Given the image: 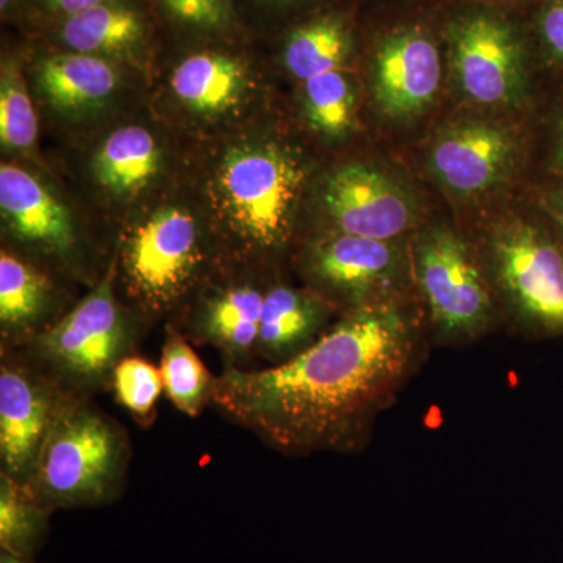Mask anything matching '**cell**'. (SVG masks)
Returning a JSON list of instances; mask_svg holds the SVG:
<instances>
[{
	"label": "cell",
	"instance_id": "obj_19",
	"mask_svg": "<svg viewBox=\"0 0 563 563\" xmlns=\"http://www.w3.org/2000/svg\"><path fill=\"white\" fill-rule=\"evenodd\" d=\"M247 87V69L240 58L218 51H203L184 58L174 69V95L188 109L202 114H220L242 99Z\"/></svg>",
	"mask_w": 563,
	"mask_h": 563
},
{
	"label": "cell",
	"instance_id": "obj_25",
	"mask_svg": "<svg viewBox=\"0 0 563 563\" xmlns=\"http://www.w3.org/2000/svg\"><path fill=\"white\" fill-rule=\"evenodd\" d=\"M303 113L310 128L342 139L355 125V95L344 70H332L302 84Z\"/></svg>",
	"mask_w": 563,
	"mask_h": 563
},
{
	"label": "cell",
	"instance_id": "obj_34",
	"mask_svg": "<svg viewBox=\"0 0 563 563\" xmlns=\"http://www.w3.org/2000/svg\"><path fill=\"white\" fill-rule=\"evenodd\" d=\"M261 2L265 3L268 9L288 11L296 9L298 5H301L303 0H261Z\"/></svg>",
	"mask_w": 563,
	"mask_h": 563
},
{
	"label": "cell",
	"instance_id": "obj_9",
	"mask_svg": "<svg viewBox=\"0 0 563 563\" xmlns=\"http://www.w3.org/2000/svg\"><path fill=\"white\" fill-rule=\"evenodd\" d=\"M528 141L520 125L493 117L466 114L446 122L433 136L426 166L450 198L483 202L520 177Z\"/></svg>",
	"mask_w": 563,
	"mask_h": 563
},
{
	"label": "cell",
	"instance_id": "obj_15",
	"mask_svg": "<svg viewBox=\"0 0 563 563\" xmlns=\"http://www.w3.org/2000/svg\"><path fill=\"white\" fill-rule=\"evenodd\" d=\"M362 46V32L347 10L328 9L292 25L282 43V63L296 80L344 70Z\"/></svg>",
	"mask_w": 563,
	"mask_h": 563
},
{
	"label": "cell",
	"instance_id": "obj_21",
	"mask_svg": "<svg viewBox=\"0 0 563 563\" xmlns=\"http://www.w3.org/2000/svg\"><path fill=\"white\" fill-rule=\"evenodd\" d=\"M161 169V150L154 136L139 125H128L103 141L95 158L96 179L114 195H135Z\"/></svg>",
	"mask_w": 563,
	"mask_h": 563
},
{
	"label": "cell",
	"instance_id": "obj_14",
	"mask_svg": "<svg viewBox=\"0 0 563 563\" xmlns=\"http://www.w3.org/2000/svg\"><path fill=\"white\" fill-rule=\"evenodd\" d=\"M0 210L21 242L54 254L74 250L76 232L68 209L20 166H0Z\"/></svg>",
	"mask_w": 563,
	"mask_h": 563
},
{
	"label": "cell",
	"instance_id": "obj_22",
	"mask_svg": "<svg viewBox=\"0 0 563 563\" xmlns=\"http://www.w3.org/2000/svg\"><path fill=\"white\" fill-rule=\"evenodd\" d=\"M52 509L38 501L27 485L0 476V547L2 553L31 562L49 529Z\"/></svg>",
	"mask_w": 563,
	"mask_h": 563
},
{
	"label": "cell",
	"instance_id": "obj_29",
	"mask_svg": "<svg viewBox=\"0 0 563 563\" xmlns=\"http://www.w3.org/2000/svg\"><path fill=\"white\" fill-rule=\"evenodd\" d=\"M537 57L563 69V0H543L528 16Z\"/></svg>",
	"mask_w": 563,
	"mask_h": 563
},
{
	"label": "cell",
	"instance_id": "obj_8",
	"mask_svg": "<svg viewBox=\"0 0 563 563\" xmlns=\"http://www.w3.org/2000/svg\"><path fill=\"white\" fill-rule=\"evenodd\" d=\"M302 269L312 291L343 313L417 299L409 240H377L328 231L306 247Z\"/></svg>",
	"mask_w": 563,
	"mask_h": 563
},
{
	"label": "cell",
	"instance_id": "obj_24",
	"mask_svg": "<svg viewBox=\"0 0 563 563\" xmlns=\"http://www.w3.org/2000/svg\"><path fill=\"white\" fill-rule=\"evenodd\" d=\"M161 374L166 395L188 417H198L213 398L214 377L179 335H169L163 344Z\"/></svg>",
	"mask_w": 563,
	"mask_h": 563
},
{
	"label": "cell",
	"instance_id": "obj_5",
	"mask_svg": "<svg viewBox=\"0 0 563 563\" xmlns=\"http://www.w3.org/2000/svg\"><path fill=\"white\" fill-rule=\"evenodd\" d=\"M366 63L374 106L385 120L410 122L428 113L448 74L439 0L406 2L404 13L379 20L366 40Z\"/></svg>",
	"mask_w": 563,
	"mask_h": 563
},
{
	"label": "cell",
	"instance_id": "obj_10",
	"mask_svg": "<svg viewBox=\"0 0 563 563\" xmlns=\"http://www.w3.org/2000/svg\"><path fill=\"white\" fill-rule=\"evenodd\" d=\"M113 266L95 288L57 324L36 340V352L44 362L70 383L95 385L113 374L125 358L131 333L113 291Z\"/></svg>",
	"mask_w": 563,
	"mask_h": 563
},
{
	"label": "cell",
	"instance_id": "obj_28",
	"mask_svg": "<svg viewBox=\"0 0 563 563\" xmlns=\"http://www.w3.org/2000/svg\"><path fill=\"white\" fill-rule=\"evenodd\" d=\"M173 21L188 31L222 33L231 29L233 16L229 0H161Z\"/></svg>",
	"mask_w": 563,
	"mask_h": 563
},
{
	"label": "cell",
	"instance_id": "obj_27",
	"mask_svg": "<svg viewBox=\"0 0 563 563\" xmlns=\"http://www.w3.org/2000/svg\"><path fill=\"white\" fill-rule=\"evenodd\" d=\"M111 384L118 402L141 420L154 413L165 391L161 369L140 357L122 358L111 374Z\"/></svg>",
	"mask_w": 563,
	"mask_h": 563
},
{
	"label": "cell",
	"instance_id": "obj_13",
	"mask_svg": "<svg viewBox=\"0 0 563 563\" xmlns=\"http://www.w3.org/2000/svg\"><path fill=\"white\" fill-rule=\"evenodd\" d=\"M66 401L44 376L20 363L0 368V461L2 473L31 485L41 450Z\"/></svg>",
	"mask_w": 563,
	"mask_h": 563
},
{
	"label": "cell",
	"instance_id": "obj_4",
	"mask_svg": "<svg viewBox=\"0 0 563 563\" xmlns=\"http://www.w3.org/2000/svg\"><path fill=\"white\" fill-rule=\"evenodd\" d=\"M409 255L432 347L468 346L501 328V313L465 233L422 224L409 239Z\"/></svg>",
	"mask_w": 563,
	"mask_h": 563
},
{
	"label": "cell",
	"instance_id": "obj_2",
	"mask_svg": "<svg viewBox=\"0 0 563 563\" xmlns=\"http://www.w3.org/2000/svg\"><path fill=\"white\" fill-rule=\"evenodd\" d=\"M472 242L503 325L526 340L563 336V236L547 214L488 218Z\"/></svg>",
	"mask_w": 563,
	"mask_h": 563
},
{
	"label": "cell",
	"instance_id": "obj_1",
	"mask_svg": "<svg viewBox=\"0 0 563 563\" xmlns=\"http://www.w3.org/2000/svg\"><path fill=\"white\" fill-rule=\"evenodd\" d=\"M431 347L417 299L363 307L291 361L262 369L229 363L211 401L282 453H354Z\"/></svg>",
	"mask_w": 563,
	"mask_h": 563
},
{
	"label": "cell",
	"instance_id": "obj_32",
	"mask_svg": "<svg viewBox=\"0 0 563 563\" xmlns=\"http://www.w3.org/2000/svg\"><path fill=\"white\" fill-rule=\"evenodd\" d=\"M548 166L555 179H563V101L559 106L553 122Z\"/></svg>",
	"mask_w": 563,
	"mask_h": 563
},
{
	"label": "cell",
	"instance_id": "obj_17",
	"mask_svg": "<svg viewBox=\"0 0 563 563\" xmlns=\"http://www.w3.org/2000/svg\"><path fill=\"white\" fill-rule=\"evenodd\" d=\"M69 51L107 58H132L140 55L150 40L146 14L132 0H110L66 18L58 31Z\"/></svg>",
	"mask_w": 563,
	"mask_h": 563
},
{
	"label": "cell",
	"instance_id": "obj_11",
	"mask_svg": "<svg viewBox=\"0 0 563 563\" xmlns=\"http://www.w3.org/2000/svg\"><path fill=\"white\" fill-rule=\"evenodd\" d=\"M322 209L329 231L377 240H409L422 225L417 196L372 163H347L325 177Z\"/></svg>",
	"mask_w": 563,
	"mask_h": 563
},
{
	"label": "cell",
	"instance_id": "obj_35",
	"mask_svg": "<svg viewBox=\"0 0 563 563\" xmlns=\"http://www.w3.org/2000/svg\"><path fill=\"white\" fill-rule=\"evenodd\" d=\"M16 2L18 0H0V11H2L3 16L13 10L14 3Z\"/></svg>",
	"mask_w": 563,
	"mask_h": 563
},
{
	"label": "cell",
	"instance_id": "obj_12",
	"mask_svg": "<svg viewBox=\"0 0 563 563\" xmlns=\"http://www.w3.org/2000/svg\"><path fill=\"white\" fill-rule=\"evenodd\" d=\"M201 258L198 224L177 207L152 213L122 251L132 291L152 309L169 306L187 290Z\"/></svg>",
	"mask_w": 563,
	"mask_h": 563
},
{
	"label": "cell",
	"instance_id": "obj_23",
	"mask_svg": "<svg viewBox=\"0 0 563 563\" xmlns=\"http://www.w3.org/2000/svg\"><path fill=\"white\" fill-rule=\"evenodd\" d=\"M46 277L21 258L0 255V324L3 336L21 335L32 329L49 306Z\"/></svg>",
	"mask_w": 563,
	"mask_h": 563
},
{
	"label": "cell",
	"instance_id": "obj_30",
	"mask_svg": "<svg viewBox=\"0 0 563 563\" xmlns=\"http://www.w3.org/2000/svg\"><path fill=\"white\" fill-rule=\"evenodd\" d=\"M537 209L550 218L563 236V179H555L540 188Z\"/></svg>",
	"mask_w": 563,
	"mask_h": 563
},
{
	"label": "cell",
	"instance_id": "obj_37",
	"mask_svg": "<svg viewBox=\"0 0 563 563\" xmlns=\"http://www.w3.org/2000/svg\"><path fill=\"white\" fill-rule=\"evenodd\" d=\"M384 3H404V2H417V0H383Z\"/></svg>",
	"mask_w": 563,
	"mask_h": 563
},
{
	"label": "cell",
	"instance_id": "obj_36",
	"mask_svg": "<svg viewBox=\"0 0 563 563\" xmlns=\"http://www.w3.org/2000/svg\"><path fill=\"white\" fill-rule=\"evenodd\" d=\"M0 563H31L29 561H24V559L14 558V555L2 553L0 555Z\"/></svg>",
	"mask_w": 563,
	"mask_h": 563
},
{
	"label": "cell",
	"instance_id": "obj_6",
	"mask_svg": "<svg viewBox=\"0 0 563 563\" xmlns=\"http://www.w3.org/2000/svg\"><path fill=\"white\" fill-rule=\"evenodd\" d=\"M125 461L128 443L113 421L85 404L66 402L29 488L49 509L98 506L117 495Z\"/></svg>",
	"mask_w": 563,
	"mask_h": 563
},
{
	"label": "cell",
	"instance_id": "obj_7",
	"mask_svg": "<svg viewBox=\"0 0 563 563\" xmlns=\"http://www.w3.org/2000/svg\"><path fill=\"white\" fill-rule=\"evenodd\" d=\"M306 181L302 163L274 143L236 147L225 155L217 190L232 231L258 251H276L291 235Z\"/></svg>",
	"mask_w": 563,
	"mask_h": 563
},
{
	"label": "cell",
	"instance_id": "obj_3",
	"mask_svg": "<svg viewBox=\"0 0 563 563\" xmlns=\"http://www.w3.org/2000/svg\"><path fill=\"white\" fill-rule=\"evenodd\" d=\"M448 76L476 109L510 111L528 101L537 58L528 18L484 3L439 0Z\"/></svg>",
	"mask_w": 563,
	"mask_h": 563
},
{
	"label": "cell",
	"instance_id": "obj_31",
	"mask_svg": "<svg viewBox=\"0 0 563 563\" xmlns=\"http://www.w3.org/2000/svg\"><path fill=\"white\" fill-rule=\"evenodd\" d=\"M38 2L43 10L63 21L66 18L76 16V14L84 13V11L110 2V0H38Z\"/></svg>",
	"mask_w": 563,
	"mask_h": 563
},
{
	"label": "cell",
	"instance_id": "obj_33",
	"mask_svg": "<svg viewBox=\"0 0 563 563\" xmlns=\"http://www.w3.org/2000/svg\"><path fill=\"white\" fill-rule=\"evenodd\" d=\"M459 2L484 3V5L521 11L528 9V7L529 9H533V7L539 5L543 0H459Z\"/></svg>",
	"mask_w": 563,
	"mask_h": 563
},
{
	"label": "cell",
	"instance_id": "obj_20",
	"mask_svg": "<svg viewBox=\"0 0 563 563\" xmlns=\"http://www.w3.org/2000/svg\"><path fill=\"white\" fill-rule=\"evenodd\" d=\"M265 292L235 285L211 296L202 310L199 333L231 358V365L255 355Z\"/></svg>",
	"mask_w": 563,
	"mask_h": 563
},
{
	"label": "cell",
	"instance_id": "obj_26",
	"mask_svg": "<svg viewBox=\"0 0 563 563\" xmlns=\"http://www.w3.org/2000/svg\"><path fill=\"white\" fill-rule=\"evenodd\" d=\"M38 135V121L25 90L21 70L3 65L0 81V140L9 150L25 151Z\"/></svg>",
	"mask_w": 563,
	"mask_h": 563
},
{
	"label": "cell",
	"instance_id": "obj_18",
	"mask_svg": "<svg viewBox=\"0 0 563 563\" xmlns=\"http://www.w3.org/2000/svg\"><path fill=\"white\" fill-rule=\"evenodd\" d=\"M36 80L55 109L80 111L106 102L120 77L107 58L68 51L41 58Z\"/></svg>",
	"mask_w": 563,
	"mask_h": 563
},
{
	"label": "cell",
	"instance_id": "obj_16",
	"mask_svg": "<svg viewBox=\"0 0 563 563\" xmlns=\"http://www.w3.org/2000/svg\"><path fill=\"white\" fill-rule=\"evenodd\" d=\"M332 310L312 290L273 287L263 298L255 355L269 362V366L291 361L328 331L325 324Z\"/></svg>",
	"mask_w": 563,
	"mask_h": 563
}]
</instances>
